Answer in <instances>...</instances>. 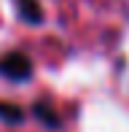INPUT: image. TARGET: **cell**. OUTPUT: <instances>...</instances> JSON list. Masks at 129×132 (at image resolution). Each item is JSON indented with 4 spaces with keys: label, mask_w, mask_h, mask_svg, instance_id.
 I'll list each match as a JSON object with an SVG mask.
<instances>
[{
    "label": "cell",
    "mask_w": 129,
    "mask_h": 132,
    "mask_svg": "<svg viewBox=\"0 0 129 132\" xmlns=\"http://www.w3.org/2000/svg\"><path fill=\"white\" fill-rule=\"evenodd\" d=\"M0 73H3L5 78H11V81H24V78H30V73H32V62H30L27 54L11 51V54H5V57H0Z\"/></svg>",
    "instance_id": "obj_1"
},
{
    "label": "cell",
    "mask_w": 129,
    "mask_h": 132,
    "mask_svg": "<svg viewBox=\"0 0 129 132\" xmlns=\"http://www.w3.org/2000/svg\"><path fill=\"white\" fill-rule=\"evenodd\" d=\"M19 14L24 22H30V24H38L40 19H43V11H40L38 0H19Z\"/></svg>",
    "instance_id": "obj_2"
},
{
    "label": "cell",
    "mask_w": 129,
    "mask_h": 132,
    "mask_svg": "<svg viewBox=\"0 0 129 132\" xmlns=\"http://www.w3.org/2000/svg\"><path fill=\"white\" fill-rule=\"evenodd\" d=\"M22 108L19 105H11V103H0V119H5V121H11V124H16V121H22Z\"/></svg>",
    "instance_id": "obj_3"
},
{
    "label": "cell",
    "mask_w": 129,
    "mask_h": 132,
    "mask_svg": "<svg viewBox=\"0 0 129 132\" xmlns=\"http://www.w3.org/2000/svg\"><path fill=\"white\" fill-rule=\"evenodd\" d=\"M35 113H38V119H43L49 127H57V124H59V119H57V116H51L54 111H51L49 105H40V103H38V105H35Z\"/></svg>",
    "instance_id": "obj_4"
}]
</instances>
